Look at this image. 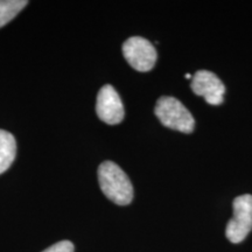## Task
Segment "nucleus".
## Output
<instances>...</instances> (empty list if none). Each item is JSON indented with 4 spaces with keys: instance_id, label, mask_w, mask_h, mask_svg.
I'll return each instance as SVG.
<instances>
[{
    "instance_id": "423d86ee",
    "label": "nucleus",
    "mask_w": 252,
    "mask_h": 252,
    "mask_svg": "<svg viewBox=\"0 0 252 252\" xmlns=\"http://www.w3.org/2000/svg\"><path fill=\"white\" fill-rule=\"evenodd\" d=\"M190 88L195 94L202 96L210 105H220L224 100V84L212 71H196L191 78Z\"/></svg>"
},
{
    "instance_id": "7ed1b4c3",
    "label": "nucleus",
    "mask_w": 252,
    "mask_h": 252,
    "mask_svg": "<svg viewBox=\"0 0 252 252\" xmlns=\"http://www.w3.org/2000/svg\"><path fill=\"white\" fill-rule=\"evenodd\" d=\"M232 209L234 217L226 224L225 235L231 243H241L252 230V195L236 197Z\"/></svg>"
},
{
    "instance_id": "f257e3e1",
    "label": "nucleus",
    "mask_w": 252,
    "mask_h": 252,
    "mask_svg": "<svg viewBox=\"0 0 252 252\" xmlns=\"http://www.w3.org/2000/svg\"><path fill=\"white\" fill-rule=\"evenodd\" d=\"M98 181L102 191L118 206H127L133 200V187L117 163L104 161L98 167Z\"/></svg>"
},
{
    "instance_id": "39448f33",
    "label": "nucleus",
    "mask_w": 252,
    "mask_h": 252,
    "mask_svg": "<svg viewBox=\"0 0 252 252\" xmlns=\"http://www.w3.org/2000/svg\"><path fill=\"white\" fill-rule=\"evenodd\" d=\"M96 112L100 121L109 125H116L123 122L125 112L122 99L112 86L100 88L97 94Z\"/></svg>"
},
{
    "instance_id": "9d476101",
    "label": "nucleus",
    "mask_w": 252,
    "mask_h": 252,
    "mask_svg": "<svg viewBox=\"0 0 252 252\" xmlns=\"http://www.w3.org/2000/svg\"><path fill=\"white\" fill-rule=\"evenodd\" d=\"M185 77L188 78V80H189V78H191V75H190V74H186Z\"/></svg>"
},
{
    "instance_id": "6e6552de",
    "label": "nucleus",
    "mask_w": 252,
    "mask_h": 252,
    "mask_svg": "<svg viewBox=\"0 0 252 252\" xmlns=\"http://www.w3.org/2000/svg\"><path fill=\"white\" fill-rule=\"evenodd\" d=\"M27 5L26 0H0V28L13 20Z\"/></svg>"
},
{
    "instance_id": "f03ea898",
    "label": "nucleus",
    "mask_w": 252,
    "mask_h": 252,
    "mask_svg": "<svg viewBox=\"0 0 252 252\" xmlns=\"http://www.w3.org/2000/svg\"><path fill=\"white\" fill-rule=\"evenodd\" d=\"M154 112L158 119L166 127L184 133H190L194 130V117L184 104L174 97H160L157 102Z\"/></svg>"
},
{
    "instance_id": "1a4fd4ad",
    "label": "nucleus",
    "mask_w": 252,
    "mask_h": 252,
    "mask_svg": "<svg viewBox=\"0 0 252 252\" xmlns=\"http://www.w3.org/2000/svg\"><path fill=\"white\" fill-rule=\"evenodd\" d=\"M42 252H74V244L69 241H61Z\"/></svg>"
},
{
    "instance_id": "0eeeda50",
    "label": "nucleus",
    "mask_w": 252,
    "mask_h": 252,
    "mask_svg": "<svg viewBox=\"0 0 252 252\" xmlns=\"http://www.w3.org/2000/svg\"><path fill=\"white\" fill-rule=\"evenodd\" d=\"M17 154V143L13 134L0 130V174L7 171L13 163Z\"/></svg>"
},
{
    "instance_id": "20e7f679",
    "label": "nucleus",
    "mask_w": 252,
    "mask_h": 252,
    "mask_svg": "<svg viewBox=\"0 0 252 252\" xmlns=\"http://www.w3.org/2000/svg\"><path fill=\"white\" fill-rule=\"evenodd\" d=\"M123 55L132 68L141 72L152 70L158 58L152 43L140 36H132L125 41Z\"/></svg>"
}]
</instances>
